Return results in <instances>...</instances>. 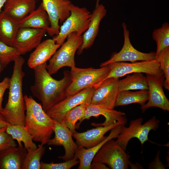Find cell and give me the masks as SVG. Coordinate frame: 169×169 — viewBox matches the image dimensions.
Here are the masks:
<instances>
[{"instance_id":"41","label":"cell","mask_w":169,"mask_h":169,"mask_svg":"<svg viewBox=\"0 0 169 169\" xmlns=\"http://www.w3.org/2000/svg\"><path fill=\"white\" fill-rule=\"evenodd\" d=\"M4 68L2 66L1 63L0 62V73L2 71V70Z\"/></svg>"},{"instance_id":"36","label":"cell","mask_w":169,"mask_h":169,"mask_svg":"<svg viewBox=\"0 0 169 169\" xmlns=\"http://www.w3.org/2000/svg\"><path fill=\"white\" fill-rule=\"evenodd\" d=\"M10 81V78L6 77L0 82V112L3 109L2 105L3 96L6 90L9 88Z\"/></svg>"},{"instance_id":"3","label":"cell","mask_w":169,"mask_h":169,"mask_svg":"<svg viewBox=\"0 0 169 169\" xmlns=\"http://www.w3.org/2000/svg\"><path fill=\"white\" fill-rule=\"evenodd\" d=\"M24 99L26 105V129L33 140L44 145L47 144L54 132L55 121L46 113L41 104L31 96L25 95Z\"/></svg>"},{"instance_id":"42","label":"cell","mask_w":169,"mask_h":169,"mask_svg":"<svg viewBox=\"0 0 169 169\" xmlns=\"http://www.w3.org/2000/svg\"><path fill=\"white\" fill-rule=\"evenodd\" d=\"M100 0H97L96 3V6L97 5H98L99 3Z\"/></svg>"},{"instance_id":"43","label":"cell","mask_w":169,"mask_h":169,"mask_svg":"<svg viewBox=\"0 0 169 169\" xmlns=\"http://www.w3.org/2000/svg\"></svg>"},{"instance_id":"4","label":"cell","mask_w":169,"mask_h":169,"mask_svg":"<svg viewBox=\"0 0 169 169\" xmlns=\"http://www.w3.org/2000/svg\"><path fill=\"white\" fill-rule=\"evenodd\" d=\"M110 71L107 66L99 69L71 68V82L66 91V96L74 95L84 89L94 87L97 88L105 80Z\"/></svg>"},{"instance_id":"13","label":"cell","mask_w":169,"mask_h":169,"mask_svg":"<svg viewBox=\"0 0 169 169\" xmlns=\"http://www.w3.org/2000/svg\"><path fill=\"white\" fill-rule=\"evenodd\" d=\"M36 1L38 0H35ZM50 22V31L48 34L52 37L58 34L60 26L70 15L69 0H42Z\"/></svg>"},{"instance_id":"34","label":"cell","mask_w":169,"mask_h":169,"mask_svg":"<svg viewBox=\"0 0 169 169\" xmlns=\"http://www.w3.org/2000/svg\"><path fill=\"white\" fill-rule=\"evenodd\" d=\"M79 163V161L75 155L73 159L59 163H46L40 162L41 169H70Z\"/></svg>"},{"instance_id":"2","label":"cell","mask_w":169,"mask_h":169,"mask_svg":"<svg viewBox=\"0 0 169 169\" xmlns=\"http://www.w3.org/2000/svg\"><path fill=\"white\" fill-rule=\"evenodd\" d=\"M14 62L8 101L0 113L10 124L25 126L26 105L22 91L23 80L25 75L23 67L25 60L20 55Z\"/></svg>"},{"instance_id":"35","label":"cell","mask_w":169,"mask_h":169,"mask_svg":"<svg viewBox=\"0 0 169 169\" xmlns=\"http://www.w3.org/2000/svg\"><path fill=\"white\" fill-rule=\"evenodd\" d=\"M6 130V127L0 128V151L17 146L16 142Z\"/></svg>"},{"instance_id":"27","label":"cell","mask_w":169,"mask_h":169,"mask_svg":"<svg viewBox=\"0 0 169 169\" xmlns=\"http://www.w3.org/2000/svg\"><path fill=\"white\" fill-rule=\"evenodd\" d=\"M6 132L13 139L17 140L18 146L24 144V147L27 150L37 148L33 141L32 136L26 129L25 126L15 125L9 124L6 127Z\"/></svg>"},{"instance_id":"15","label":"cell","mask_w":169,"mask_h":169,"mask_svg":"<svg viewBox=\"0 0 169 169\" xmlns=\"http://www.w3.org/2000/svg\"><path fill=\"white\" fill-rule=\"evenodd\" d=\"M119 78H110L104 80L95 89L90 103L114 109L120 91Z\"/></svg>"},{"instance_id":"17","label":"cell","mask_w":169,"mask_h":169,"mask_svg":"<svg viewBox=\"0 0 169 169\" xmlns=\"http://www.w3.org/2000/svg\"><path fill=\"white\" fill-rule=\"evenodd\" d=\"M127 121L126 118L109 125L96 126L85 132L79 133L75 131L72 134V136L76 140L79 148H90L103 141L106 138V136L104 135L107 132L118 125H125Z\"/></svg>"},{"instance_id":"22","label":"cell","mask_w":169,"mask_h":169,"mask_svg":"<svg viewBox=\"0 0 169 169\" xmlns=\"http://www.w3.org/2000/svg\"><path fill=\"white\" fill-rule=\"evenodd\" d=\"M27 153L22 145L0 151V169H22Z\"/></svg>"},{"instance_id":"33","label":"cell","mask_w":169,"mask_h":169,"mask_svg":"<svg viewBox=\"0 0 169 169\" xmlns=\"http://www.w3.org/2000/svg\"><path fill=\"white\" fill-rule=\"evenodd\" d=\"M165 77L164 86L169 90V47L161 50L156 57Z\"/></svg>"},{"instance_id":"40","label":"cell","mask_w":169,"mask_h":169,"mask_svg":"<svg viewBox=\"0 0 169 169\" xmlns=\"http://www.w3.org/2000/svg\"><path fill=\"white\" fill-rule=\"evenodd\" d=\"M7 0H0V12L2 8L4 6Z\"/></svg>"},{"instance_id":"9","label":"cell","mask_w":169,"mask_h":169,"mask_svg":"<svg viewBox=\"0 0 169 169\" xmlns=\"http://www.w3.org/2000/svg\"><path fill=\"white\" fill-rule=\"evenodd\" d=\"M106 66L110 68V71L105 80L111 77L119 78L126 74L135 73H144L156 76L163 74L160 68L159 63L156 59L131 63L115 62Z\"/></svg>"},{"instance_id":"28","label":"cell","mask_w":169,"mask_h":169,"mask_svg":"<svg viewBox=\"0 0 169 169\" xmlns=\"http://www.w3.org/2000/svg\"><path fill=\"white\" fill-rule=\"evenodd\" d=\"M119 91L131 90H148L146 77L141 73L127 74L124 79L119 80Z\"/></svg>"},{"instance_id":"29","label":"cell","mask_w":169,"mask_h":169,"mask_svg":"<svg viewBox=\"0 0 169 169\" xmlns=\"http://www.w3.org/2000/svg\"><path fill=\"white\" fill-rule=\"evenodd\" d=\"M91 101H85L69 110L65 115L62 124L68 127L72 134L76 131V124L84 116L87 105Z\"/></svg>"},{"instance_id":"38","label":"cell","mask_w":169,"mask_h":169,"mask_svg":"<svg viewBox=\"0 0 169 169\" xmlns=\"http://www.w3.org/2000/svg\"><path fill=\"white\" fill-rule=\"evenodd\" d=\"M91 169H109L105 164L98 161L92 162L90 165Z\"/></svg>"},{"instance_id":"39","label":"cell","mask_w":169,"mask_h":169,"mask_svg":"<svg viewBox=\"0 0 169 169\" xmlns=\"http://www.w3.org/2000/svg\"><path fill=\"white\" fill-rule=\"evenodd\" d=\"M10 123L0 112V128L6 127Z\"/></svg>"},{"instance_id":"31","label":"cell","mask_w":169,"mask_h":169,"mask_svg":"<svg viewBox=\"0 0 169 169\" xmlns=\"http://www.w3.org/2000/svg\"><path fill=\"white\" fill-rule=\"evenodd\" d=\"M152 37L156 43V58L161 50L169 47V23L165 22L161 28L154 29L152 33Z\"/></svg>"},{"instance_id":"20","label":"cell","mask_w":169,"mask_h":169,"mask_svg":"<svg viewBox=\"0 0 169 169\" xmlns=\"http://www.w3.org/2000/svg\"><path fill=\"white\" fill-rule=\"evenodd\" d=\"M61 46L53 39H47L41 43L30 55L28 60V67L33 69L47 63Z\"/></svg>"},{"instance_id":"6","label":"cell","mask_w":169,"mask_h":169,"mask_svg":"<svg viewBox=\"0 0 169 169\" xmlns=\"http://www.w3.org/2000/svg\"><path fill=\"white\" fill-rule=\"evenodd\" d=\"M71 14L60 27L59 34L53 39L61 46L68 36L75 32L82 35L88 29L90 22L91 13L85 8H80L71 3L69 6Z\"/></svg>"},{"instance_id":"12","label":"cell","mask_w":169,"mask_h":169,"mask_svg":"<svg viewBox=\"0 0 169 169\" xmlns=\"http://www.w3.org/2000/svg\"><path fill=\"white\" fill-rule=\"evenodd\" d=\"M148 86L149 97L148 102L141 106L142 112L151 107L159 108L169 111V100L163 91L165 77L164 74L156 76L146 74Z\"/></svg>"},{"instance_id":"10","label":"cell","mask_w":169,"mask_h":169,"mask_svg":"<svg viewBox=\"0 0 169 169\" xmlns=\"http://www.w3.org/2000/svg\"><path fill=\"white\" fill-rule=\"evenodd\" d=\"M123 30L124 43L120 51L112 54L107 61L101 63L100 67L106 66L108 64L115 62L130 61L133 63L138 61H151L156 59V52H151L144 53L135 49L131 43L129 38V31L125 23L122 24Z\"/></svg>"},{"instance_id":"25","label":"cell","mask_w":169,"mask_h":169,"mask_svg":"<svg viewBox=\"0 0 169 169\" xmlns=\"http://www.w3.org/2000/svg\"><path fill=\"white\" fill-rule=\"evenodd\" d=\"M20 28L19 21L16 20L5 13L0 12V41L13 46L17 32Z\"/></svg>"},{"instance_id":"19","label":"cell","mask_w":169,"mask_h":169,"mask_svg":"<svg viewBox=\"0 0 169 169\" xmlns=\"http://www.w3.org/2000/svg\"><path fill=\"white\" fill-rule=\"evenodd\" d=\"M106 12L103 4H99L95 6L91 13L89 26L82 35V44L77 50L78 55L81 54L84 49L90 48L93 45L99 32L100 22L106 16Z\"/></svg>"},{"instance_id":"16","label":"cell","mask_w":169,"mask_h":169,"mask_svg":"<svg viewBox=\"0 0 169 169\" xmlns=\"http://www.w3.org/2000/svg\"><path fill=\"white\" fill-rule=\"evenodd\" d=\"M54 132L55 134L54 137L50 139L47 144L51 146H63L64 154L59 157V158L62 159L65 161L74 158L79 149V146L74 141L70 130L64 125L55 122Z\"/></svg>"},{"instance_id":"37","label":"cell","mask_w":169,"mask_h":169,"mask_svg":"<svg viewBox=\"0 0 169 169\" xmlns=\"http://www.w3.org/2000/svg\"><path fill=\"white\" fill-rule=\"evenodd\" d=\"M159 153L158 152L153 162L150 163L149 165V168L151 169H164L166 167L159 159Z\"/></svg>"},{"instance_id":"32","label":"cell","mask_w":169,"mask_h":169,"mask_svg":"<svg viewBox=\"0 0 169 169\" xmlns=\"http://www.w3.org/2000/svg\"><path fill=\"white\" fill-rule=\"evenodd\" d=\"M19 56L20 54L15 48L0 41V62L4 68Z\"/></svg>"},{"instance_id":"5","label":"cell","mask_w":169,"mask_h":169,"mask_svg":"<svg viewBox=\"0 0 169 169\" xmlns=\"http://www.w3.org/2000/svg\"><path fill=\"white\" fill-rule=\"evenodd\" d=\"M67 40L60 46L49 60L46 68L51 75L56 73L61 68L75 65V54L83 42L82 35L74 32L69 34Z\"/></svg>"},{"instance_id":"21","label":"cell","mask_w":169,"mask_h":169,"mask_svg":"<svg viewBox=\"0 0 169 169\" xmlns=\"http://www.w3.org/2000/svg\"><path fill=\"white\" fill-rule=\"evenodd\" d=\"M123 125H118L110 131L108 136L101 142L90 148L86 149L84 147L79 148L76 155L79 161L78 169H90V165L93 158L97 152L107 141L112 139L117 138L121 131Z\"/></svg>"},{"instance_id":"8","label":"cell","mask_w":169,"mask_h":169,"mask_svg":"<svg viewBox=\"0 0 169 169\" xmlns=\"http://www.w3.org/2000/svg\"><path fill=\"white\" fill-rule=\"evenodd\" d=\"M130 156L114 139L107 141L94 156L92 161L100 162L112 169L129 168Z\"/></svg>"},{"instance_id":"14","label":"cell","mask_w":169,"mask_h":169,"mask_svg":"<svg viewBox=\"0 0 169 169\" xmlns=\"http://www.w3.org/2000/svg\"><path fill=\"white\" fill-rule=\"evenodd\" d=\"M47 30L29 28H20L14 40L13 47L19 52L20 55L30 52L41 43Z\"/></svg>"},{"instance_id":"18","label":"cell","mask_w":169,"mask_h":169,"mask_svg":"<svg viewBox=\"0 0 169 169\" xmlns=\"http://www.w3.org/2000/svg\"><path fill=\"white\" fill-rule=\"evenodd\" d=\"M100 115L105 117V121L100 123H93L91 125L96 127L107 126L126 119L125 114L124 112L102 105L90 103L87 106L84 116L79 120V122L75 127L77 125L79 126L84 120L89 119L92 116L98 118Z\"/></svg>"},{"instance_id":"26","label":"cell","mask_w":169,"mask_h":169,"mask_svg":"<svg viewBox=\"0 0 169 169\" xmlns=\"http://www.w3.org/2000/svg\"><path fill=\"white\" fill-rule=\"evenodd\" d=\"M149 97L148 90H143L135 92L129 90L119 91L117 97L115 107L125 106L132 103L144 105Z\"/></svg>"},{"instance_id":"11","label":"cell","mask_w":169,"mask_h":169,"mask_svg":"<svg viewBox=\"0 0 169 169\" xmlns=\"http://www.w3.org/2000/svg\"><path fill=\"white\" fill-rule=\"evenodd\" d=\"M95 89L94 87L89 88L66 96L45 112L55 122L62 124L65 115L69 110L85 101H91Z\"/></svg>"},{"instance_id":"30","label":"cell","mask_w":169,"mask_h":169,"mask_svg":"<svg viewBox=\"0 0 169 169\" xmlns=\"http://www.w3.org/2000/svg\"><path fill=\"white\" fill-rule=\"evenodd\" d=\"M44 145L41 143L37 148L27 150L22 169H40V161L45 151Z\"/></svg>"},{"instance_id":"24","label":"cell","mask_w":169,"mask_h":169,"mask_svg":"<svg viewBox=\"0 0 169 169\" xmlns=\"http://www.w3.org/2000/svg\"><path fill=\"white\" fill-rule=\"evenodd\" d=\"M50 22L48 14L42 2L38 7L19 21L20 28H41L50 31Z\"/></svg>"},{"instance_id":"23","label":"cell","mask_w":169,"mask_h":169,"mask_svg":"<svg viewBox=\"0 0 169 169\" xmlns=\"http://www.w3.org/2000/svg\"><path fill=\"white\" fill-rule=\"evenodd\" d=\"M35 0H7L3 12L13 19L20 21L34 11Z\"/></svg>"},{"instance_id":"1","label":"cell","mask_w":169,"mask_h":169,"mask_svg":"<svg viewBox=\"0 0 169 169\" xmlns=\"http://www.w3.org/2000/svg\"><path fill=\"white\" fill-rule=\"evenodd\" d=\"M47 63L36 67L34 84L30 87L33 96L41 102L46 111L66 97V90L71 82L70 71L64 72L62 79L57 80L51 76L46 69Z\"/></svg>"},{"instance_id":"7","label":"cell","mask_w":169,"mask_h":169,"mask_svg":"<svg viewBox=\"0 0 169 169\" xmlns=\"http://www.w3.org/2000/svg\"><path fill=\"white\" fill-rule=\"evenodd\" d=\"M143 121V118H139L131 120L128 127L125 126V125H122L121 132L116 141L125 151L129 141L132 138H137L143 145L148 140L150 131H156L160 123L155 116L142 124Z\"/></svg>"}]
</instances>
